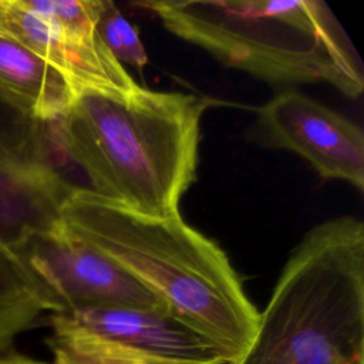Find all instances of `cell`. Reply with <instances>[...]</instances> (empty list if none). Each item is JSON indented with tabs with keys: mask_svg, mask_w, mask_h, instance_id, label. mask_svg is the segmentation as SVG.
<instances>
[{
	"mask_svg": "<svg viewBox=\"0 0 364 364\" xmlns=\"http://www.w3.org/2000/svg\"><path fill=\"white\" fill-rule=\"evenodd\" d=\"M209 105L203 97L141 85L121 95L80 94L61 117L41 121V162L65 181L67 166L78 168L88 191L131 210L176 215L196 181Z\"/></svg>",
	"mask_w": 364,
	"mask_h": 364,
	"instance_id": "cell-1",
	"label": "cell"
},
{
	"mask_svg": "<svg viewBox=\"0 0 364 364\" xmlns=\"http://www.w3.org/2000/svg\"><path fill=\"white\" fill-rule=\"evenodd\" d=\"M61 222L213 343L228 364L247 350L259 311L223 249L181 213L144 215L80 186L64 202Z\"/></svg>",
	"mask_w": 364,
	"mask_h": 364,
	"instance_id": "cell-2",
	"label": "cell"
},
{
	"mask_svg": "<svg viewBox=\"0 0 364 364\" xmlns=\"http://www.w3.org/2000/svg\"><path fill=\"white\" fill-rule=\"evenodd\" d=\"M176 37L222 64L274 85L324 82L348 98L364 91L360 58L320 0H145Z\"/></svg>",
	"mask_w": 364,
	"mask_h": 364,
	"instance_id": "cell-3",
	"label": "cell"
},
{
	"mask_svg": "<svg viewBox=\"0 0 364 364\" xmlns=\"http://www.w3.org/2000/svg\"><path fill=\"white\" fill-rule=\"evenodd\" d=\"M233 364H364V223L338 216L290 253Z\"/></svg>",
	"mask_w": 364,
	"mask_h": 364,
	"instance_id": "cell-4",
	"label": "cell"
},
{
	"mask_svg": "<svg viewBox=\"0 0 364 364\" xmlns=\"http://www.w3.org/2000/svg\"><path fill=\"white\" fill-rule=\"evenodd\" d=\"M53 364H228L208 338L169 313L82 309L50 314Z\"/></svg>",
	"mask_w": 364,
	"mask_h": 364,
	"instance_id": "cell-5",
	"label": "cell"
},
{
	"mask_svg": "<svg viewBox=\"0 0 364 364\" xmlns=\"http://www.w3.org/2000/svg\"><path fill=\"white\" fill-rule=\"evenodd\" d=\"M14 256L53 294L60 313L82 309H141L169 313L161 299L68 230L63 222L31 237Z\"/></svg>",
	"mask_w": 364,
	"mask_h": 364,
	"instance_id": "cell-6",
	"label": "cell"
},
{
	"mask_svg": "<svg viewBox=\"0 0 364 364\" xmlns=\"http://www.w3.org/2000/svg\"><path fill=\"white\" fill-rule=\"evenodd\" d=\"M257 128L266 144L297 154L321 179L364 191V134L344 115L286 90L257 108Z\"/></svg>",
	"mask_w": 364,
	"mask_h": 364,
	"instance_id": "cell-7",
	"label": "cell"
},
{
	"mask_svg": "<svg viewBox=\"0 0 364 364\" xmlns=\"http://www.w3.org/2000/svg\"><path fill=\"white\" fill-rule=\"evenodd\" d=\"M0 34L53 65L75 97L84 92L121 95L139 87L105 47L98 31H70L31 9L27 0H0Z\"/></svg>",
	"mask_w": 364,
	"mask_h": 364,
	"instance_id": "cell-8",
	"label": "cell"
},
{
	"mask_svg": "<svg viewBox=\"0 0 364 364\" xmlns=\"http://www.w3.org/2000/svg\"><path fill=\"white\" fill-rule=\"evenodd\" d=\"M74 189L43 164L0 155V247L16 255L31 237L58 226Z\"/></svg>",
	"mask_w": 364,
	"mask_h": 364,
	"instance_id": "cell-9",
	"label": "cell"
},
{
	"mask_svg": "<svg viewBox=\"0 0 364 364\" xmlns=\"http://www.w3.org/2000/svg\"><path fill=\"white\" fill-rule=\"evenodd\" d=\"M0 87L34 119L61 117L75 98L65 78L37 54L0 34Z\"/></svg>",
	"mask_w": 364,
	"mask_h": 364,
	"instance_id": "cell-10",
	"label": "cell"
},
{
	"mask_svg": "<svg viewBox=\"0 0 364 364\" xmlns=\"http://www.w3.org/2000/svg\"><path fill=\"white\" fill-rule=\"evenodd\" d=\"M44 313H60L53 294L17 256L0 247V354Z\"/></svg>",
	"mask_w": 364,
	"mask_h": 364,
	"instance_id": "cell-11",
	"label": "cell"
},
{
	"mask_svg": "<svg viewBox=\"0 0 364 364\" xmlns=\"http://www.w3.org/2000/svg\"><path fill=\"white\" fill-rule=\"evenodd\" d=\"M40 121L0 87V155L21 164L37 162Z\"/></svg>",
	"mask_w": 364,
	"mask_h": 364,
	"instance_id": "cell-12",
	"label": "cell"
},
{
	"mask_svg": "<svg viewBox=\"0 0 364 364\" xmlns=\"http://www.w3.org/2000/svg\"><path fill=\"white\" fill-rule=\"evenodd\" d=\"M97 31L115 60L125 67L141 71L148 63V54L141 41L139 31L115 7L111 0H102V9L97 21Z\"/></svg>",
	"mask_w": 364,
	"mask_h": 364,
	"instance_id": "cell-13",
	"label": "cell"
},
{
	"mask_svg": "<svg viewBox=\"0 0 364 364\" xmlns=\"http://www.w3.org/2000/svg\"><path fill=\"white\" fill-rule=\"evenodd\" d=\"M0 364H53L47 361H40L27 355H21L17 353H1Z\"/></svg>",
	"mask_w": 364,
	"mask_h": 364,
	"instance_id": "cell-14",
	"label": "cell"
}]
</instances>
